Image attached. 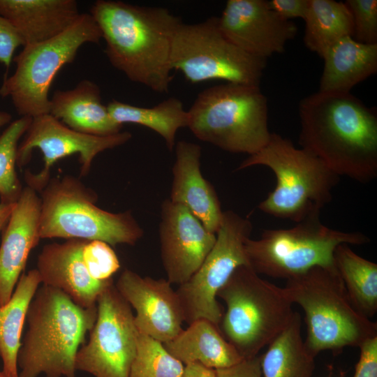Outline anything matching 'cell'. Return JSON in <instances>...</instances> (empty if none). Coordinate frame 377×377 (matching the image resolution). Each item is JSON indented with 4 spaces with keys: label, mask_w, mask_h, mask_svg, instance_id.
Masks as SVG:
<instances>
[{
    "label": "cell",
    "mask_w": 377,
    "mask_h": 377,
    "mask_svg": "<svg viewBox=\"0 0 377 377\" xmlns=\"http://www.w3.org/2000/svg\"><path fill=\"white\" fill-rule=\"evenodd\" d=\"M269 168L276 176L275 188L258 206L270 216L295 223L313 215L331 202L339 177L319 158L293 142L272 133L268 142L235 169Z\"/></svg>",
    "instance_id": "cell-5"
},
{
    "label": "cell",
    "mask_w": 377,
    "mask_h": 377,
    "mask_svg": "<svg viewBox=\"0 0 377 377\" xmlns=\"http://www.w3.org/2000/svg\"><path fill=\"white\" fill-rule=\"evenodd\" d=\"M40 199L27 186L3 229L0 246V306L10 300L40 236Z\"/></svg>",
    "instance_id": "cell-18"
},
{
    "label": "cell",
    "mask_w": 377,
    "mask_h": 377,
    "mask_svg": "<svg viewBox=\"0 0 377 377\" xmlns=\"http://www.w3.org/2000/svg\"><path fill=\"white\" fill-rule=\"evenodd\" d=\"M24 140L19 145L17 165L24 166L34 149L43 154L44 166L36 173L27 171L24 179L28 186L40 192L50 179V169L59 160L77 154L80 174L89 172L94 158L101 152L126 143L132 135L121 131L108 136H96L74 131L50 114L32 118Z\"/></svg>",
    "instance_id": "cell-14"
},
{
    "label": "cell",
    "mask_w": 377,
    "mask_h": 377,
    "mask_svg": "<svg viewBox=\"0 0 377 377\" xmlns=\"http://www.w3.org/2000/svg\"><path fill=\"white\" fill-rule=\"evenodd\" d=\"M215 371L216 377H263L259 355L242 359L234 365Z\"/></svg>",
    "instance_id": "cell-36"
},
{
    "label": "cell",
    "mask_w": 377,
    "mask_h": 377,
    "mask_svg": "<svg viewBox=\"0 0 377 377\" xmlns=\"http://www.w3.org/2000/svg\"><path fill=\"white\" fill-rule=\"evenodd\" d=\"M319 91L349 93L377 71V44H364L352 36L341 38L323 56Z\"/></svg>",
    "instance_id": "cell-23"
},
{
    "label": "cell",
    "mask_w": 377,
    "mask_h": 377,
    "mask_svg": "<svg viewBox=\"0 0 377 377\" xmlns=\"http://www.w3.org/2000/svg\"><path fill=\"white\" fill-rule=\"evenodd\" d=\"M304 20V43L321 58L335 43L345 37H353V17L345 2L309 0Z\"/></svg>",
    "instance_id": "cell-28"
},
{
    "label": "cell",
    "mask_w": 377,
    "mask_h": 377,
    "mask_svg": "<svg viewBox=\"0 0 377 377\" xmlns=\"http://www.w3.org/2000/svg\"><path fill=\"white\" fill-rule=\"evenodd\" d=\"M216 297L226 306L220 323L224 338L243 359L258 355L295 313L283 288L263 279L249 265L237 268Z\"/></svg>",
    "instance_id": "cell-7"
},
{
    "label": "cell",
    "mask_w": 377,
    "mask_h": 377,
    "mask_svg": "<svg viewBox=\"0 0 377 377\" xmlns=\"http://www.w3.org/2000/svg\"><path fill=\"white\" fill-rule=\"evenodd\" d=\"M32 118L20 117L9 124L0 135V201L15 203L23 187L18 179L15 167L18 142L29 128Z\"/></svg>",
    "instance_id": "cell-30"
},
{
    "label": "cell",
    "mask_w": 377,
    "mask_h": 377,
    "mask_svg": "<svg viewBox=\"0 0 377 377\" xmlns=\"http://www.w3.org/2000/svg\"><path fill=\"white\" fill-rule=\"evenodd\" d=\"M252 229L247 218L232 210L223 212L212 249L198 271L176 290L184 322L189 325L205 319L220 325L223 313L217 293L237 268L249 265L245 242Z\"/></svg>",
    "instance_id": "cell-12"
},
{
    "label": "cell",
    "mask_w": 377,
    "mask_h": 377,
    "mask_svg": "<svg viewBox=\"0 0 377 377\" xmlns=\"http://www.w3.org/2000/svg\"><path fill=\"white\" fill-rule=\"evenodd\" d=\"M50 114L70 128L96 136L121 132L122 126L111 117L94 82L83 80L71 89L56 90L50 98Z\"/></svg>",
    "instance_id": "cell-22"
},
{
    "label": "cell",
    "mask_w": 377,
    "mask_h": 377,
    "mask_svg": "<svg viewBox=\"0 0 377 377\" xmlns=\"http://www.w3.org/2000/svg\"><path fill=\"white\" fill-rule=\"evenodd\" d=\"M270 8L280 17L291 21L293 18L305 17L309 0H271L267 1Z\"/></svg>",
    "instance_id": "cell-37"
},
{
    "label": "cell",
    "mask_w": 377,
    "mask_h": 377,
    "mask_svg": "<svg viewBox=\"0 0 377 377\" xmlns=\"http://www.w3.org/2000/svg\"><path fill=\"white\" fill-rule=\"evenodd\" d=\"M96 317V306L84 308L59 289L38 287L17 354L18 377H75L76 354Z\"/></svg>",
    "instance_id": "cell-3"
},
{
    "label": "cell",
    "mask_w": 377,
    "mask_h": 377,
    "mask_svg": "<svg viewBox=\"0 0 377 377\" xmlns=\"http://www.w3.org/2000/svg\"><path fill=\"white\" fill-rule=\"evenodd\" d=\"M0 377H8L2 371L0 372Z\"/></svg>",
    "instance_id": "cell-41"
},
{
    "label": "cell",
    "mask_w": 377,
    "mask_h": 377,
    "mask_svg": "<svg viewBox=\"0 0 377 377\" xmlns=\"http://www.w3.org/2000/svg\"><path fill=\"white\" fill-rule=\"evenodd\" d=\"M40 283L36 269L22 273L10 300L0 306V357L2 372L8 377H18L22 332L29 304Z\"/></svg>",
    "instance_id": "cell-25"
},
{
    "label": "cell",
    "mask_w": 377,
    "mask_h": 377,
    "mask_svg": "<svg viewBox=\"0 0 377 377\" xmlns=\"http://www.w3.org/2000/svg\"><path fill=\"white\" fill-rule=\"evenodd\" d=\"M353 377H377V337L364 342Z\"/></svg>",
    "instance_id": "cell-35"
},
{
    "label": "cell",
    "mask_w": 377,
    "mask_h": 377,
    "mask_svg": "<svg viewBox=\"0 0 377 377\" xmlns=\"http://www.w3.org/2000/svg\"><path fill=\"white\" fill-rule=\"evenodd\" d=\"M171 285L167 279L142 276L129 269L121 272L114 284L135 311L138 331L162 343L176 337L184 322L178 295Z\"/></svg>",
    "instance_id": "cell-17"
},
{
    "label": "cell",
    "mask_w": 377,
    "mask_h": 377,
    "mask_svg": "<svg viewBox=\"0 0 377 377\" xmlns=\"http://www.w3.org/2000/svg\"><path fill=\"white\" fill-rule=\"evenodd\" d=\"M80 15L75 0H0V15L15 29L24 45L57 36Z\"/></svg>",
    "instance_id": "cell-21"
},
{
    "label": "cell",
    "mask_w": 377,
    "mask_h": 377,
    "mask_svg": "<svg viewBox=\"0 0 377 377\" xmlns=\"http://www.w3.org/2000/svg\"><path fill=\"white\" fill-rule=\"evenodd\" d=\"M101 39V30L91 15L80 13L57 36L23 46L13 59L15 72L3 77L0 96L9 97L20 117L34 118L49 114V91L59 71L73 62L82 45L98 44Z\"/></svg>",
    "instance_id": "cell-9"
},
{
    "label": "cell",
    "mask_w": 377,
    "mask_h": 377,
    "mask_svg": "<svg viewBox=\"0 0 377 377\" xmlns=\"http://www.w3.org/2000/svg\"><path fill=\"white\" fill-rule=\"evenodd\" d=\"M353 17V38L364 44H377V1H345Z\"/></svg>",
    "instance_id": "cell-33"
},
{
    "label": "cell",
    "mask_w": 377,
    "mask_h": 377,
    "mask_svg": "<svg viewBox=\"0 0 377 377\" xmlns=\"http://www.w3.org/2000/svg\"><path fill=\"white\" fill-rule=\"evenodd\" d=\"M288 299L303 309L306 348L315 357L321 351L360 347L377 337V324L351 302L335 267H315L286 280Z\"/></svg>",
    "instance_id": "cell-4"
},
{
    "label": "cell",
    "mask_w": 377,
    "mask_h": 377,
    "mask_svg": "<svg viewBox=\"0 0 377 377\" xmlns=\"http://www.w3.org/2000/svg\"><path fill=\"white\" fill-rule=\"evenodd\" d=\"M183 364L163 343L138 332L136 353L128 377H182Z\"/></svg>",
    "instance_id": "cell-31"
},
{
    "label": "cell",
    "mask_w": 377,
    "mask_h": 377,
    "mask_svg": "<svg viewBox=\"0 0 377 377\" xmlns=\"http://www.w3.org/2000/svg\"><path fill=\"white\" fill-rule=\"evenodd\" d=\"M188 112L187 128L199 140L249 156L268 142L267 97L259 85L226 82L198 94Z\"/></svg>",
    "instance_id": "cell-6"
},
{
    "label": "cell",
    "mask_w": 377,
    "mask_h": 377,
    "mask_svg": "<svg viewBox=\"0 0 377 377\" xmlns=\"http://www.w3.org/2000/svg\"><path fill=\"white\" fill-rule=\"evenodd\" d=\"M163 345L184 364L197 362L218 369L234 365L243 359L218 327L205 319L193 321Z\"/></svg>",
    "instance_id": "cell-24"
},
{
    "label": "cell",
    "mask_w": 377,
    "mask_h": 377,
    "mask_svg": "<svg viewBox=\"0 0 377 377\" xmlns=\"http://www.w3.org/2000/svg\"><path fill=\"white\" fill-rule=\"evenodd\" d=\"M301 327L300 314L295 311L289 325L260 356L263 377H313L316 357L305 346Z\"/></svg>",
    "instance_id": "cell-26"
},
{
    "label": "cell",
    "mask_w": 377,
    "mask_h": 377,
    "mask_svg": "<svg viewBox=\"0 0 377 377\" xmlns=\"http://www.w3.org/2000/svg\"><path fill=\"white\" fill-rule=\"evenodd\" d=\"M84 242L70 239L45 245L36 269L43 285L59 289L79 306L90 308L96 306L98 296L113 280L101 281L90 275L82 257Z\"/></svg>",
    "instance_id": "cell-19"
},
{
    "label": "cell",
    "mask_w": 377,
    "mask_h": 377,
    "mask_svg": "<svg viewBox=\"0 0 377 377\" xmlns=\"http://www.w3.org/2000/svg\"><path fill=\"white\" fill-rule=\"evenodd\" d=\"M112 119L122 126L132 123L145 126L164 140L168 149L172 151L179 129L187 127L188 112L182 102L170 97L151 108L139 107L112 100L107 105Z\"/></svg>",
    "instance_id": "cell-27"
},
{
    "label": "cell",
    "mask_w": 377,
    "mask_h": 377,
    "mask_svg": "<svg viewBox=\"0 0 377 377\" xmlns=\"http://www.w3.org/2000/svg\"><path fill=\"white\" fill-rule=\"evenodd\" d=\"M158 235L166 279L178 286L198 271L216 241V234L186 207L169 198L161 205Z\"/></svg>",
    "instance_id": "cell-15"
},
{
    "label": "cell",
    "mask_w": 377,
    "mask_h": 377,
    "mask_svg": "<svg viewBox=\"0 0 377 377\" xmlns=\"http://www.w3.org/2000/svg\"><path fill=\"white\" fill-rule=\"evenodd\" d=\"M90 14L111 65L131 81L167 93L172 79V45L181 20L165 8L112 0L95 1Z\"/></svg>",
    "instance_id": "cell-2"
},
{
    "label": "cell",
    "mask_w": 377,
    "mask_h": 377,
    "mask_svg": "<svg viewBox=\"0 0 377 377\" xmlns=\"http://www.w3.org/2000/svg\"><path fill=\"white\" fill-rule=\"evenodd\" d=\"M299 144L339 177H377V114L349 93L318 91L299 105Z\"/></svg>",
    "instance_id": "cell-1"
},
{
    "label": "cell",
    "mask_w": 377,
    "mask_h": 377,
    "mask_svg": "<svg viewBox=\"0 0 377 377\" xmlns=\"http://www.w3.org/2000/svg\"><path fill=\"white\" fill-rule=\"evenodd\" d=\"M370 238L361 232H346L310 216L287 229L264 230L249 238L245 251L249 266L258 274L288 280L315 267L334 266V253L342 244L362 246Z\"/></svg>",
    "instance_id": "cell-10"
},
{
    "label": "cell",
    "mask_w": 377,
    "mask_h": 377,
    "mask_svg": "<svg viewBox=\"0 0 377 377\" xmlns=\"http://www.w3.org/2000/svg\"><path fill=\"white\" fill-rule=\"evenodd\" d=\"M41 239L101 240L135 245L144 231L130 210L113 213L96 205L97 195L71 175L50 179L40 192Z\"/></svg>",
    "instance_id": "cell-8"
},
{
    "label": "cell",
    "mask_w": 377,
    "mask_h": 377,
    "mask_svg": "<svg viewBox=\"0 0 377 377\" xmlns=\"http://www.w3.org/2000/svg\"><path fill=\"white\" fill-rule=\"evenodd\" d=\"M82 257L90 275L98 281L112 279V275L120 268L112 246L101 240H84Z\"/></svg>",
    "instance_id": "cell-32"
},
{
    "label": "cell",
    "mask_w": 377,
    "mask_h": 377,
    "mask_svg": "<svg viewBox=\"0 0 377 377\" xmlns=\"http://www.w3.org/2000/svg\"><path fill=\"white\" fill-rule=\"evenodd\" d=\"M182 377H216V375L215 369L193 362L185 364Z\"/></svg>",
    "instance_id": "cell-38"
},
{
    "label": "cell",
    "mask_w": 377,
    "mask_h": 377,
    "mask_svg": "<svg viewBox=\"0 0 377 377\" xmlns=\"http://www.w3.org/2000/svg\"><path fill=\"white\" fill-rule=\"evenodd\" d=\"M12 119V116L10 113L6 112L0 111V128L7 124H9Z\"/></svg>",
    "instance_id": "cell-40"
},
{
    "label": "cell",
    "mask_w": 377,
    "mask_h": 377,
    "mask_svg": "<svg viewBox=\"0 0 377 377\" xmlns=\"http://www.w3.org/2000/svg\"><path fill=\"white\" fill-rule=\"evenodd\" d=\"M218 19L220 29L233 44L266 60L283 52L297 33V25L280 17L265 0H228Z\"/></svg>",
    "instance_id": "cell-16"
},
{
    "label": "cell",
    "mask_w": 377,
    "mask_h": 377,
    "mask_svg": "<svg viewBox=\"0 0 377 377\" xmlns=\"http://www.w3.org/2000/svg\"><path fill=\"white\" fill-rule=\"evenodd\" d=\"M14 206L15 203L7 204L0 201V232L6 227Z\"/></svg>",
    "instance_id": "cell-39"
},
{
    "label": "cell",
    "mask_w": 377,
    "mask_h": 377,
    "mask_svg": "<svg viewBox=\"0 0 377 377\" xmlns=\"http://www.w3.org/2000/svg\"><path fill=\"white\" fill-rule=\"evenodd\" d=\"M172 70L193 84L213 80L259 85L267 60L242 50L220 29L218 17L177 27L172 45Z\"/></svg>",
    "instance_id": "cell-11"
},
{
    "label": "cell",
    "mask_w": 377,
    "mask_h": 377,
    "mask_svg": "<svg viewBox=\"0 0 377 377\" xmlns=\"http://www.w3.org/2000/svg\"><path fill=\"white\" fill-rule=\"evenodd\" d=\"M96 308L89 340L76 354L75 369L94 377H128L138 333L131 307L113 283L98 296Z\"/></svg>",
    "instance_id": "cell-13"
},
{
    "label": "cell",
    "mask_w": 377,
    "mask_h": 377,
    "mask_svg": "<svg viewBox=\"0 0 377 377\" xmlns=\"http://www.w3.org/2000/svg\"><path fill=\"white\" fill-rule=\"evenodd\" d=\"M172 182L169 199L186 207L211 232L216 234L223 212L214 187L201 172V147L181 140L175 146Z\"/></svg>",
    "instance_id": "cell-20"
},
{
    "label": "cell",
    "mask_w": 377,
    "mask_h": 377,
    "mask_svg": "<svg viewBox=\"0 0 377 377\" xmlns=\"http://www.w3.org/2000/svg\"><path fill=\"white\" fill-rule=\"evenodd\" d=\"M24 42L15 29L4 17L0 15V63L6 68L7 75L13 54Z\"/></svg>",
    "instance_id": "cell-34"
},
{
    "label": "cell",
    "mask_w": 377,
    "mask_h": 377,
    "mask_svg": "<svg viewBox=\"0 0 377 377\" xmlns=\"http://www.w3.org/2000/svg\"><path fill=\"white\" fill-rule=\"evenodd\" d=\"M334 262L353 306L370 319L377 312V264L346 244L337 247Z\"/></svg>",
    "instance_id": "cell-29"
}]
</instances>
